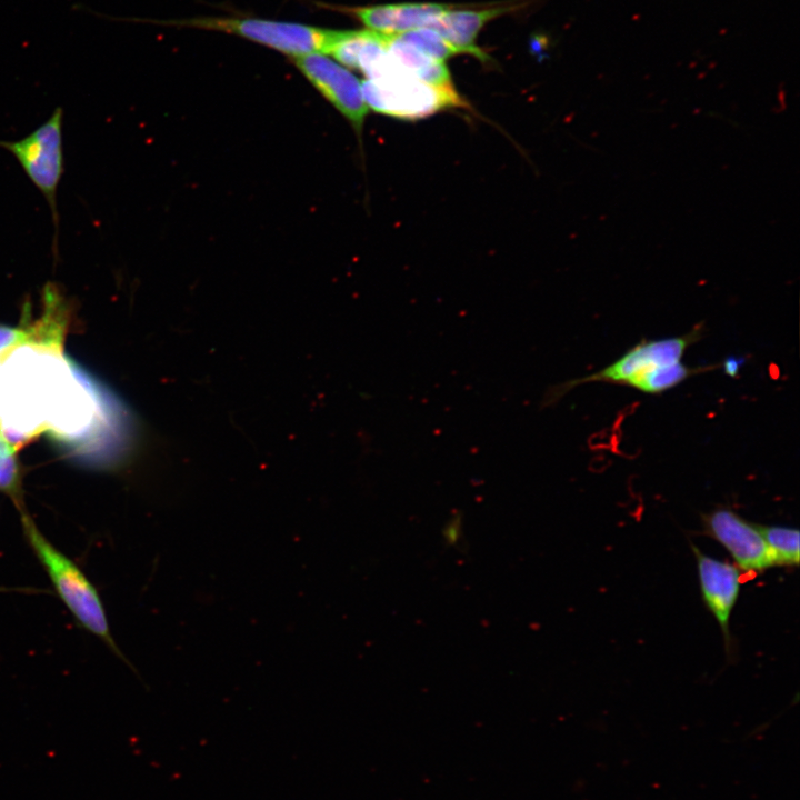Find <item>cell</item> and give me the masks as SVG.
<instances>
[{"mask_svg":"<svg viewBox=\"0 0 800 800\" xmlns=\"http://www.w3.org/2000/svg\"><path fill=\"white\" fill-rule=\"evenodd\" d=\"M24 534L46 569L59 597L78 622L101 638L123 659L111 633L101 599L82 570L41 533L30 517L22 512Z\"/></svg>","mask_w":800,"mask_h":800,"instance_id":"cell-1","label":"cell"},{"mask_svg":"<svg viewBox=\"0 0 800 800\" xmlns=\"http://www.w3.org/2000/svg\"><path fill=\"white\" fill-rule=\"evenodd\" d=\"M63 111L57 108L50 118L22 139L0 140L19 162L24 173L47 200L54 224V258H58L59 216L57 191L63 174Z\"/></svg>","mask_w":800,"mask_h":800,"instance_id":"cell-2","label":"cell"},{"mask_svg":"<svg viewBox=\"0 0 800 800\" xmlns=\"http://www.w3.org/2000/svg\"><path fill=\"white\" fill-rule=\"evenodd\" d=\"M240 36L293 58L324 53L333 30L257 18H193L170 22Z\"/></svg>","mask_w":800,"mask_h":800,"instance_id":"cell-3","label":"cell"},{"mask_svg":"<svg viewBox=\"0 0 800 800\" xmlns=\"http://www.w3.org/2000/svg\"><path fill=\"white\" fill-rule=\"evenodd\" d=\"M360 83L368 109L399 119L426 118L447 108L464 106L453 86H433L414 77L363 79Z\"/></svg>","mask_w":800,"mask_h":800,"instance_id":"cell-4","label":"cell"},{"mask_svg":"<svg viewBox=\"0 0 800 800\" xmlns=\"http://www.w3.org/2000/svg\"><path fill=\"white\" fill-rule=\"evenodd\" d=\"M697 331L682 337L639 343L601 371L554 386L546 393L542 404L543 407L552 404L564 392L580 383L608 381L629 384L653 368L679 362L687 347L698 338Z\"/></svg>","mask_w":800,"mask_h":800,"instance_id":"cell-5","label":"cell"},{"mask_svg":"<svg viewBox=\"0 0 800 800\" xmlns=\"http://www.w3.org/2000/svg\"><path fill=\"white\" fill-rule=\"evenodd\" d=\"M294 62L309 82L360 132L368 107L356 76L323 53L296 57Z\"/></svg>","mask_w":800,"mask_h":800,"instance_id":"cell-6","label":"cell"},{"mask_svg":"<svg viewBox=\"0 0 800 800\" xmlns=\"http://www.w3.org/2000/svg\"><path fill=\"white\" fill-rule=\"evenodd\" d=\"M706 532L721 543L739 570L763 572L776 566L774 556L758 524L750 523L728 508L702 517Z\"/></svg>","mask_w":800,"mask_h":800,"instance_id":"cell-7","label":"cell"},{"mask_svg":"<svg viewBox=\"0 0 800 800\" xmlns=\"http://www.w3.org/2000/svg\"><path fill=\"white\" fill-rule=\"evenodd\" d=\"M692 551L703 602L719 623L728 648L730 617L740 592V570L734 563L710 557L696 546Z\"/></svg>","mask_w":800,"mask_h":800,"instance_id":"cell-8","label":"cell"},{"mask_svg":"<svg viewBox=\"0 0 800 800\" xmlns=\"http://www.w3.org/2000/svg\"><path fill=\"white\" fill-rule=\"evenodd\" d=\"M450 8L452 7L442 3L419 2L346 7L339 10L354 16L372 31L398 34L428 28L432 21Z\"/></svg>","mask_w":800,"mask_h":800,"instance_id":"cell-9","label":"cell"},{"mask_svg":"<svg viewBox=\"0 0 800 800\" xmlns=\"http://www.w3.org/2000/svg\"><path fill=\"white\" fill-rule=\"evenodd\" d=\"M517 4L484 9H448L428 27L438 32L458 53H469L482 61L489 57L476 42L481 28L491 19L509 13Z\"/></svg>","mask_w":800,"mask_h":800,"instance_id":"cell-10","label":"cell"},{"mask_svg":"<svg viewBox=\"0 0 800 800\" xmlns=\"http://www.w3.org/2000/svg\"><path fill=\"white\" fill-rule=\"evenodd\" d=\"M379 33L388 52L414 78L433 86H453L449 69L444 62L421 52L396 34Z\"/></svg>","mask_w":800,"mask_h":800,"instance_id":"cell-11","label":"cell"},{"mask_svg":"<svg viewBox=\"0 0 800 800\" xmlns=\"http://www.w3.org/2000/svg\"><path fill=\"white\" fill-rule=\"evenodd\" d=\"M771 549L776 566H798L800 560L799 530L780 526L758 524Z\"/></svg>","mask_w":800,"mask_h":800,"instance_id":"cell-12","label":"cell"},{"mask_svg":"<svg viewBox=\"0 0 800 800\" xmlns=\"http://www.w3.org/2000/svg\"><path fill=\"white\" fill-rule=\"evenodd\" d=\"M693 373V369L679 362L653 368L632 380V386L640 391L659 393L680 383Z\"/></svg>","mask_w":800,"mask_h":800,"instance_id":"cell-13","label":"cell"},{"mask_svg":"<svg viewBox=\"0 0 800 800\" xmlns=\"http://www.w3.org/2000/svg\"><path fill=\"white\" fill-rule=\"evenodd\" d=\"M21 478L17 447L0 428V490L9 494L21 507Z\"/></svg>","mask_w":800,"mask_h":800,"instance_id":"cell-14","label":"cell"},{"mask_svg":"<svg viewBox=\"0 0 800 800\" xmlns=\"http://www.w3.org/2000/svg\"><path fill=\"white\" fill-rule=\"evenodd\" d=\"M399 39L413 46L431 58L444 62L448 58L458 54L438 32L430 28H419L396 34Z\"/></svg>","mask_w":800,"mask_h":800,"instance_id":"cell-15","label":"cell"},{"mask_svg":"<svg viewBox=\"0 0 800 800\" xmlns=\"http://www.w3.org/2000/svg\"><path fill=\"white\" fill-rule=\"evenodd\" d=\"M30 338H33L31 331L0 324V354L11 347L27 342Z\"/></svg>","mask_w":800,"mask_h":800,"instance_id":"cell-16","label":"cell"},{"mask_svg":"<svg viewBox=\"0 0 800 800\" xmlns=\"http://www.w3.org/2000/svg\"><path fill=\"white\" fill-rule=\"evenodd\" d=\"M463 516L461 512H454L444 523L442 529L443 542L450 547H454L461 541L463 533Z\"/></svg>","mask_w":800,"mask_h":800,"instance_id":"cell-17","label":"cell"},{"mask_svg":"<svg viewBox=\"0 0 800 800\" xmlns=\"http://www.w3.org/2000/svg\"><path fill=\"white\" fill-rule=\"evenodd\" d=\"M741 363H742V360H740L739 358L728 357L724 360L722 367L727 374H729L731 377H736L739 372V368H740Z\"/></svg>","mask_w":800,"mask_h":800,"instance_id":"cell-18","label":"cell"}]
</instances>
